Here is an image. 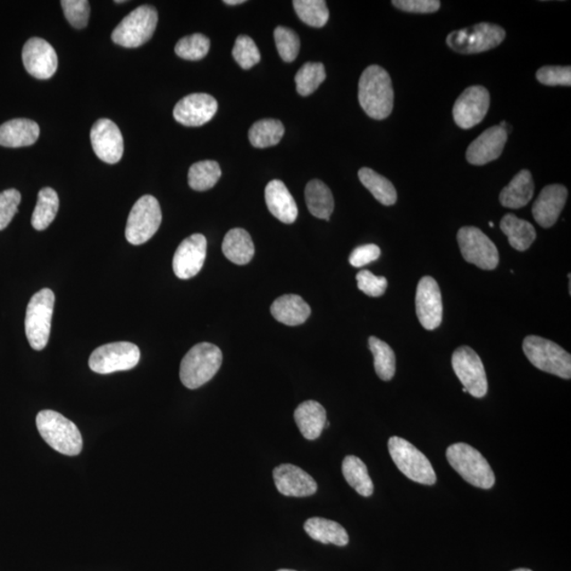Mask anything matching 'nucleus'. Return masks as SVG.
<instances>
[{
  "mask_svg": "<svg viewBox=\"0 0 571 571\" xmlns=\"http://www.w3.org/2000/svg\"><path fill=\"white\" fill-rule=\"evenodd\" d=\"M163 222V212L158 200L152 195L142 196L130 213L125 229L127 241L131 245L146 244L157 233Z\"/></svg>",
  "mask_w": 571,
  "mask_h": 571,
  "instance_id": "9d476101",
  "label": "nucleus"
},
{
  "mask_svg": "<svg viewBox=\"0 0 571 571\" xmlns=\"http://www.w3.org/2000/svg\"><path fill=\"white\" fill-rule=\"evenodd\" d=\"M217 109L215 97L206 94H193L177 103L174 118L184 126L197 127L210 122Z\"/></svg>",
  "mask_w": 571,
  "mask_h": 571,
  "instance_id": "6ab92c4d",
  "label": "nucleus"
},
{
  "mask_svg": "<svg viewBox=\"0 0 571 571\" xmlns=\"http://www.w3.org/2000/svg\"><path fill=\"white\" fill-rule=\"evenodd\" d=\"M534 182L532 172L523 170L501 190L500 201L508 209H521L533 198Z\"/></svg>",
  "mask_w": 571,
  "mask_h": 571,
  "instance_id": "bb28decb",
  "label": "nucleus"
},
{
  "mask_svg": "<svg viewBox=\"0 0 571 571\" xmlns=\"http://www.w3.org/2000/svg\"><path fill=\"white\" fill-rule=\"evenodd\" d=\"M285 134L281 121L265 119L254 123L249 130V140L254 147L267 148L276 146Z\"/></svg>",
  "mask_w": 571,
  "mask_h": 571,
  "instance_id": "f704fd0d",
  "label": "nucleus"
},
{
  "mask_svg": "<svg viewBox=\"0 0 571 571\" xmlns=\"http://www.w3.org/2000/svg\"><path fill=\"white\" fill-rule=\"evenodd\" d=\"M221 177L222 169L216 161H200L189 167V186L198 192H205L215 187Z\"/></svg>",
  "mask_w": 571,
  "mask_h": 571,
  "instance_id": "c9c22d12",
  "label": "nucleus"
},
{
  "mask_svg": "<svg viewBox=\"0 0 571 571\" xmlns=\"http://www.w3.org/2000/svg\"><path fill=\"white\" fill-rule=\"evenodd\" d=\"M92 148L97 158L108 164H118L124 153L123 136L117 124L109 119H100L90 132Z\"/></svg>",
  "mask_w": 571,
  "mask_h": 571,
  "instance_id": "2eb2a0df",
  "label": "nucleus"
},
{
  "mask_svg": "<svg viewBox=\"0 0 571 571\" xmlns=\"http://www.w3.org/2000/svg\"><path fill=\"white\" fill-rule=\"evenodd\" d=\"M293 7L299 20L310 27H324L330 20V10L324 0H296Z\"/></svg>",
  "mask_w": 571,
  "mask_h": 571,
  "instance_id": "4c0bfd02",
  "label": "nucleus"
},
{
  "mask_svg": "<svg viewBox=\"0 0 571 571\" xmlns=\"http://www.w3.org/2000/svg\"><path fill=\"white\" fill-rule=\"evenodd\" d=\"M265 198L271 214L280 222L291 224L298 215V206L284 182L273 181L267 184Z\"/></svg>",
  "mask_w": 571,
  "mask_h": 571,
  "instance_id": "5701e85b",
  "label": "nucleus"
},
{
  "mask_svg": "<svg viewBox=\"0 0 571 571\" xmlns=\"http://www.w3.org/2000/svg\"><path fill=\"white\" fill-rule=\"evenodd\" d=\"M568 197V190L562 184H550L542 189L534 201L533 214L543 228H551L558 222Z\"/></svg>",
  "mask_w": 571,
  "mask_h": 571,
  "instance_id": "4be33fe9",
  "label": "nucleus"
},
{
  "mask_svg": "<svg viewBox=\"0 0 571 571\" xmlns=\"http://www.w3.org/2000/svg\"><path fill=\"white\" fill-rule=\"evenodd\" d=\"M506 38L504 28L481 22L449 34L447 45L460 55H475L498 47Z\"/></svg>",
  "mask_w": 571,
  "mask_h": 571,
  "instance_id": "1a4fd4ad",
  "label": "nucleus"
},
{
  "mask_svg": "<svg viewBox=\"0 0 571 571\" xmlns=\"http://www.w3.org/2000/svg\"><path fill=\"white\" fill-rule=\"evenodd\" d=\"M21 201V195L15 189L0 193V231L7 228L14 218Z\"/></svg>",
  "mask_w": 571,
  "mask_h": 571,
  "instance_id": "c03bdc74",
  "label": "nucleus"
},
{
  "mask_svg": "<svg viewBox=\"0 0 571 571\" xmlns=\"http://www.w3.org/2000/svg\"><path fill=\"white\" fill-rule=\"evenodd\" d=\"M157 24V10L152 5H140L114 28L113 42L125 48L140 47L153 38Z\"/></svg>",
  "mask_w": 571,
  "mask_h": 571,
  "instance_id": "0eeeda50",
  "label": "nucleus"
},
{
  "mask_svg": "<svg viewBox=\"0 0 571 571\" xmlns=\"http://www.w3.org/2000/svg\"><path fill=\"white\" fill-rule=\"evenodd\" d=\"M210 46V39L204 34L195 33L179 40L175 52L183 60L199 61L209 54Z\"/></svg>",
  "mask_w": 571,
  "mask_h": 571,
  "instance_id": "ea45409f",
  "label": "nucleus"
},
{
  "mask_svg": "<svg viewBox=\"0 0 571 571\" xmlns=\"http://www.w3.org/2000/svg\"><path fill=\"white\" fill-rule=\"evenodd\" d=\"M357 288L366 296L378 298L383 296L388 288V280L384 276H376L368 270L357 274Z\"/></svg>",
  "mask_w": 571,
  "mask_h": 571,
  "instance_id": "49530a36",
  "label": "nucleus"
},
{
  "mask_svg": "<svg viewBox=\"0 0 571 571\" xmlns=\"http://www.w3.org/2000/svg\"><path fill=\"white\" fill-rule=\"evenodd\" d=\"M369 349H371L374 360V369L378 377L383 381H390L394 378L396 373V356L394 350L390 348L389 344L381 341L376 337H371L368 340Z\"/></svg>",
  "mask_w": 571,
  "mask_h": 571,
  "instance_id": "e433bc0d",
  "label": "nucleus"
},
{
  "mask_svg": "<svg viewBox=\"0 0 571 571\" xmlns=\"http://www.w3.org/2000/svg\"><path fill=\"white\" fill-rule=\"evenodd\" d=\"M500 230L517 251H526L536 239L533 224L513 214H507L501 219Z\"/></svg>",
  "mask_w": 571,
  "mask_h": 571,
  "instance_id": "7c9ffc66",
  "label": "nucleus"
},
{
  "mask_svg": "<svg viewBox=\"0 0 571 571\" xmlns=\"http://www.w3.org/2000/svg\"><path fill=\"white\" fill-rule=\"evenodd\" d=\"M452 366L466 393L483 398L488 393L486 371L480 356L468 346H461L454 351Z\"/></svg>",
  "mask_w": 571,
  "mask_h": 571,
  "instance_id": "ddd939ff",
  "label": "nucleus"
},
{
  "mask_svg": "<svg viewBox=\"0 0 571 571\" xmlns=\"http://www.w3.org/2000/svg\"><path fill=\"white\" fill-rule=\"evenodd\" d=\"M508 132L496 125L484 130L466 149V161L472 165H484L499 159L504 151Z\"/></svg>",
  "mask_w": 571,
  "mask_h": 571,
  "instance_id": "aec40b11",
  "label": "nucleus"
},
{
  "mask_svg": "<svg viewBox=\"0 0 571 571\" xmlns=\"http://www.w3.org/2000/svg\"><path fill=\"white\" fill-rule=\"evenodd\" d=\"M141 357L139 348L130 342H114L100 346L89 357L92 372L101 374L130 371Z\"/></svg>",
  "mask_w": 571,
  "mask_h": 571,
  "instance_id": "9b49d317",
  "label": "nucleus"
},
{
  "mask_svg": "<svg viewBox=\"0 0 571 571\" xmlns=\"http://www.w3.org/2000/svg\"><path fill=\"white\" fill-rule=\"evenodd\" d=\"M359 102L368 117L384 120L394 108V89L390 74L378 65L363 71L359 80Z\"/></svg>",
  "mask_w": 571,
  "mask_h": 571,
  "instance_id": "f257e3e1",
  "label": "nucleus"
},
{
  "mask_svg": "<svg viewBox=\"0 0 571 571\" xmlns=\"http://www.w3.org/2000/svg\"><path fill=\"white\" fill-rule=\"evenodd\" d=\"M278 571H297V570H290V569H281V570H278Z\"/></svg>",
  "mask_w": 571,
  "mask_h": 571,
  "instance_id": "864d4df0",
  "label": "nucleus"
},
{
  "mask_svg": "<svg viewBox=\"0 0 571 571\" xmlns=\"http://www.w3.org/2000/svg\"><path fill=\"white\" fill-rule=\"evenodd\" d=\"M489 226H490V227H491V228H494V223H491V222H490V223H489Z\"/></svg>",
  "mask_w": 571,
  "mask_h": 571,
  "instance_id": "603ef678",
  "label": "nucleus"
},
{
  "mask_svg": "<svg viewBox=\"0 0 571 571\" xmlns=\"http://www.w3.org/2000/svg\"><path fill=\"white\" fill-rule=\"evenodd\" d=\"M512 571H533V570H530V569H527V568H518V569L512 570Z\"/></svg>",
  "mask_w": 571,
  "mask_h": 571,
  "instance_id": "3c124183",
  "label": "nucleus"
},
{
  "mask_svg": "<svg viewBox=\"0 0 571 571\" xmlns=\"http://www.w3.org/2000/svg\"><path fill=\"white\" fill-rule=\"evenodd\" d=\"M342 472L346 482L357 493L365 498L373 495L374 483L368 474L367 466L363 461L354 455L346 457L342 464Z\"/></svg>",
  "mask_w": 571,
  "mask_h": 571,
  "instance_id": "2f4dec72",
  "label": "nucleus"
},
{
  "mask_svg": "<svg viewBox=\"0 0 571 571\" xmlns=\"http://www.w3.org/2000/svg\"><path fill=\"white\" fill-rule=\"evenodd\" d=\"M61 4L63 14L72 27L83 29L88 25L90 4L88 0H63Z\"/></svg>",
  "mask_w": 571,
  "mask_h": 571,
  "instance_id": "37998d69",
  "label": "nucleus"
},
{
  "mask_svg": "<svg viewBox=\"0 0 571 571\" xmlns=\"http://www.w3.org/2000/svg\"><path fill=\"white\" fill-rule=\"evenodd\" d=\"M325 79V67L322 63H306L298 71L294 80L298 95L308 97L320 88Z\"/></svg>",
  "mask_w": 571,
  "mask_h": 571,
  "instance_id": "58836bf2",
  "label": "nucleus"
},
{
  "mask_svg": "<svg viewBox=\"0 0 571 571\" xmlns=\"http://www.w3.org/2000/svg\"><path fill=\"white\" fill-rule=\"evenodd\" d=\"M525 356L540 371L562 379L571 378V356L555 342L538 336H528L523 342Z\"/></svg>",
  "mask_w": 571,
  "mask_h": 571,
  "instance_id": "39448f33",
  "label": "nucleus"
},
{
  "mask_svg": "<svg viewBox=\"0 0 571 571\" xmlns=\"http://www.w3.org/2000/svg\"><path fill=\"white\" fill-rule=\"evenodd\" d=\"M306 204L311 214L330 221L334 209L332 190L321 181H311L305 189Z\"/></svg>",
  "mask_w": 571,
  "mask_h": 571,
  "instance_id": "c756f323",
  "label": "nucleus"
},
{
  "mask_svg": "<svg viewBox=\"0 0 571 571\" xmlns=\"http://www.w3.org/2000/svg\"><path fill=\"white\" fill-rule=\"evenodd\" d=\"M59 206V195L54 189L44 188L40 189L31 219L33 228L38 231L47 229L55 221Z\"/></svg>",
  "mask_w": 571,
  "mask_h": 571,
  "instance_id": "72a5a7b5",
  "label": "nucleus"
},
{
  "mask_svg": "<svg viewBox=\"0 0 571 571\" xmlns=\"http://www.w3.org/2000/svg\"><path fill=\"white\" fill-rule=\"evenodd\" d=\"M490 107L489 91L483 86H471L464 90L453 107L455 123L463 130H470L486 117Z\"/></svg>",
  "mask_w": 571,
  "mask_h": 571,
  "instance_id": "4468645a",
  "label": "nucleus"
},
{
  "mask_svg": "<svg viewBox=\"0 0 571 571\" xmlns=\"http://www.w3.org/2000/svg\"><path fill=\"white\" fill-rule=\"evenodd\" d=\"M447 459L452 468L472 486L491 489L495 475L486 458L469 444L459 442L447 449Z\"/></svg>",
  "mask_w": 571,
  "mask_h": 571,
  "instance_id": "20e7f679",
  "label": "nucleus"
},
{
  "mask_svg": "<svg viewBox=\"0 0 571 571\" xmlns=\"http://www.w3.org/2000/svg\"><path fill=\"white\" fill-rule=\"evenodd\" d=\"M37 426L49 446L67 457H77L83 449V438L78 426L62 414L51 409L39 412Z\"/></svg>",
  "mask_w": 571,
  "mask_h": 571,
  "instance_id": "f03ea898",
  "label": "nucleus"
},
{
  "mask_svg": "<svg viewBox=\"0 0 571 571\" xmlns=\"http://www.w3.org/2000/svg\"><path fill=\"white\" fill-rule=\"evenodd\" d=\"M271 315L287 326H298L307 321L311 315L309 305L297 294H286L276 298L271 305Z\"/></svg>",
  "mask_w": 571,
  "mask_h": 571,
  "instance_id": "a878e982",
  "label": "nucleus"
},
{
  "mask_svg": "<svg viewBox=\"0 0 571 571\" xmlns=\"http://www.w3.org/2000/svg\"><path fill=\"white\" fill-rule=\"evenodd\" d=\"M223 252L230 262L247 265L254 256V244L246 230L236 228L229 231L223 242Z\"/></svg>",
  "mask_w": 571,
  "mask_h": 571,
  "instance_id": "cd10ccee",
  "label": "nucleus"
},
{
  "mask_svg": "<svg viewBox=\"0 0 571 571\" xmlns=\"http://www.w3.org/2000/svg\"><path fill=\"white\" fill-rule=\"evenodd\" d=\"M389 452L398 469L409 480L432 486L437 476L431 461L411 442L400 437H391L389 441Z\"/></svg>",
  "mask_w": 571,
  "mask_h": 571,
  "instance_id": "6e6552de",
  "label": "nucleus"
},
{
  "mask_svg": "<svg viewBox=\"0 0 571 571\" xmlns=\"http://www.w3.org/2000/svg\"><path fill=\"white\" fill-rule=\"evenodd\" d=\"M222 365L223 353L216 345L196 344L181 361V382L189 390L199 389L215 376Z\"/></svg>",
  "mask_w": 571,
  "mask_h": 571,
  "instance_id": "7ed1b4c3",
  "label": "nucleus"
},
{
  "mask_svg": "<svg viewBox=\"0 0 571 571\" xmlns=\"http://www.w3.org/2000/svg\"><path fill=\"white\" fill-rule=\"evenodd\" d=\"M206 239L203 234H193L177 248L172 258V269L178 279L189 280L203 269L206 257Z\"/></svg>",
  "mask_w": 571,
  "mask_h": 571,
  "instance_id": "dca6fc26",
  "label": "nucleus"
},
{
  "mask_svg": "<svg viewBox=\"0 0 571 571\" xmlns=\"http://www.w3.org/2000/svg\"><path fill=\"white\" fill-rule=\"evenodd\" d=\"M232 55L234 60L245 71H249L262 59L261 52H259L256 44L247 36H240L236 39Z\"/></svg>",
  "mask_w": 571,
  "mask_h": 571,
  "instance_id": "79ce46f5",
  "label": "nucleus"
},
{
  "mask_svg": "<svg viewBox=\"0 0 571 571\" xmlns=\"http://www.w3.org/2000/svg\"><path fill=\"white\" fill-rule=\"evenodd\" d=\"M536 79L546 86H570V66H544L536 72Z\"/></svg>",
  "mask_w": 571,
  "mask_h": 571,
  "instance_id": "a18cd8bd",
  "label": "nucleus"
},
{
  "mask_svg": "<svg viewBox=\"0 0 571 571\" xmlns=\"http://www.w3.org/2000/svg\"><path fill=\"white\" fill-rule=\"evenodd\" d=\"M397 9L408 13H434L441 8L438 0H394L391 2Z\"/></svg>",
  "mask_w": 571,
  "mask_h": 571,
  "instance_id": "de8ad7c7",
  "label": "nucleus"
},
{
  "mask_svg": "<svg viewBox=\"0 0 571 571\" xmlns=\"http://www.w3.org/2000/svg\"><path fill=\"white\" fill-rule=\"evenodd\" d=\"M458 241L466 262L483 270H494L500 263V254L494 242L475 227L458 231Z\"/></svg>",
  "mask_w": 571,
  "mask_h": 571,
  "instance_id": "f8f14e48",
  "label": "nucleus"
},
{
  "mask_svg": "<svg viewBox=\"0 0 571 571\" xmlns=\"http://www.w3.org/2000/svg\"><path fill=\"white\" fill-rule=\"evenodd\" d=\"M273 478L276 489L285 496L305 498V496L314 495L317 490L314 478L294 465L285 464L276 466Z\"/></svg>",
  "mask_w": 571,
  "mask_h": 571,
  "instance_id": "412c9836",
  "label": "nucleus"
},
{
  "mask_svg": "<svg viewBox=\"0 0 571 571\" xmlns=\"http://www.w3.org/2000/svg\"><path fill=\"white\" fill-rule=\"evenodd\" d=\"M274 39L282 61L291 63L297 59L301 42L296 32L290 28L278 27L274 30Z\"/></svg>",
  "mask_w": 571,
  "mask_h": 571,
  "instance_id": "a19ab883",
  "label": "nucleus"
},
{
  "mask_svg": "<svg viewBox=\"0 0 571 571\" xmlns=\"http://www.w3.org/2000/svg\"><path fill=\"white\" fill-rule=\"evenodd\" d=\"M305 532L315 541L323 544L346 546L348 544V532L337 522L323 517H311L304 525Z\"/></svg>",
  "mask_w": 571,
  "mask_h": 571,
  "instance_id": "c85d7f7f",
  "label": "nucleus"
},
{
  "mask_svg": "<svg viewBox=\"0 0 571 571\" xmlns=\"http://www.w3.org/2000/svg\"><path fill=\"white\" fill-rule=\"evenodd\" d=\"M223 3L229 5H236V4H245L246 2L245 0H224Z\"/></svg>",
  "mask_w": 571,
  "mask_h": 571,
  "instance_id": "8fccbe9b",
  "label": "nucleus"
},
{
  "mask_svg": "<svg viewBox=\"0 0 571 571\" xmlns=\"http://www.w3.org/2000/svg\"><path fill=\"white\" fill-rule=\"evenodd\" d=\"M380 256L381 250L377 245L369 244L360 246L351 252L349 263L351 266L355 268H361L366 266L368 264L377 261Z\"/></svg>",
  "mask_w": 571,
  "mask_h": 571,
  "instance_id": "09e8293b",
  "label": "nucleus"
},
{
  "mask_svg": "<svg viewBox=\"0 0 571 571\" xmlns=\"http://www.w3.org/2000/svg\"><path fill=\"white\" fill-rule=\"evenodd\" d=\"M416 313L420 324L434 331L442 322V298L440 286L431 276L420 280L416 292Z\"/></svg>",
  "mask_w": 571,
  "mask_h": 571,
  "instance_id": "a211bd4d",
  "label": "nucleus"
},
{
  "mask_svg": "<svg viewBox=\"0 0 571 571\" xmlns=\"http://www.w3.org/2000/svg\"><path fill=\"white\" fill-rule=\"evenodd\" d=\"M294 420L306 440L315 441L325 429L326 411L319 402L305 401L294 412Z\"/></svg>",
  "mask_w": 571,
  "mask_h": 571,
  "instance_id": "393cba45",
  "label": "nucleus"
},
{
  "mask_svg": "<svg viewBox=\"0 0 571 571\" xmlns=\"http://www.w3.org/2000/svg\"><path fill=\"white\" fill-rule=\"evenodd\" d=\"M55 302L54 291L45 288L34 294L28 304L25 331L33 349L43 350L48 344Z\"/></svg>",
  "mask_w": 571,
  "mask_h": 571,
  "instance_id": "423d86ee",
  "label": "nucleus"
},
{
  "mask_svg": "<svg viewBox=\"0 0 571 571\" xmlns=\"http://www.w3.org/2000/svg\"><path fill=\"white\" fill-rule=\"evenodd\" d=\"M39 126L29 119H14L0 126V146L25 147L36 143L39 137Z\"/></svg>",
  "mask_w": 571,
  "mask_h": 571,
  "instance_id": "b1692460",
  "label": "nucleus"
},
{
  "mask_svg": "<svg viewBox=\"0 0 571 571\" xmlns=\"http://www.w3.org/2000/svg\"><path fill=\"white\" fill-rule=\"evenodd\" d=\"M359 179L363 186L371 192L381 205L390 206L396 204L397 192L389 179L378 174L369 167H363L359 171Z\"/></svg>",
  "mask_w": 571,
  "mask_h": 571,
  "instance_id": "473e14b6",
  "label": "nucleus"
},
{
  "mask_svg": "<svg viewBox=\"0 0 571 571\" xmlns=\"http://www.w3.org/2000/svg\"><path fill=\"white\" fill-rule=\"evenodd\" d=\"M22 62L29 74L38 80H48L57 71V55L54 47L43 38H32L22 49Z\"/></svg>",
  "mask_w": 571,
  "mask_h": 571,
  "instance_id": "f3484780",
  "label": "nucleus"
}]
</instances>
